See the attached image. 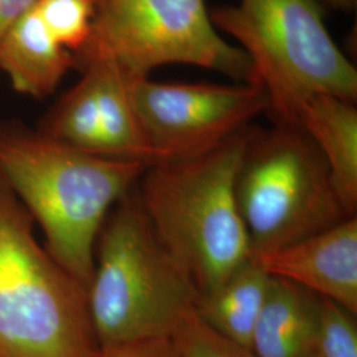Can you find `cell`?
<instances>
[{
  "label": "cell",
  "mask_w": 357,
  "mask_h": 357,
  "mask_svg": "<svg viewBox=\"0 0 357 357\" xmlns=\"http://www.w3.org/2000/svg\"><path fill=\"white\" fill-rule=\"evenodd\" d=\"M94 357H176L171 339H149L126 344L103 345Z\"/></svg>",
  "instance_id": "obj_17"
},
{
  "label": "cell",
  "mask_w": 357,
  "mask_h": 357,
  "mask_svg": "<svg viewBox=\"0 0 357 357\" xmlns=\"http://www.w3.org/2000/svg\"><path fill=\"white\" fill-rule=\"evenodd\" d=\"M146 168L82 153L38 131L0 126V178L44 230L52 258L86 289L103 222Z\"/></svg>",
  "instance_id": "obj_1"
},
{
  "label": "cell",
  "mask_w": 357,
  "mask_h": 357,
  "mask_svg": "<svg viewBox=\"0 0 357 357\" xmlns=\"http://www.w3.org/2000/svg\"><path fill=\"white\" fill-rule=\"evenodd\" d=\"M319 0H240L209 10L234 38L268 97L274 123L298 125L305 103L327 94L356 103L357 70L331 38Z\"/></svg>",
  "instance_id": "obj_4"
},
{
  "label": "cell",
  "mask_w": 357,
  "mask_h": 357,
  "mask_svg": "<svg viewBox=\"0 0 357 357\" xmlns=\"http://www.w3.org/2000/svg\"><path fill=\"white\" fill-rule=\"evenodd\" d=\"M319 303L305 287L271 277L252 337L255 357L312 356Z\"/></svg>",
  "instance_id": "obj_11"
},
{
  "label": "cell",
  "mask_w": 357,
  "mask_h": 357,
  "mask_svg": "<svg viewBox=\"0 0 357 357\" xmlns=\"http://www.w3.org/2000/svg\"><path fill=\"white\" fill-rule=\"evenodd\" d=\"M200 291L159 240L138 199L123 197L100 230L88 306L100 347L171 339Z\"/></svg>",
  "instance_id": "obj_2"
},
{
  "label": "cell",
  "mask_w": 357,
  "mask_h": 357,
  "mask_svg": "<svg viewBox=\"0 0 357 357\" xmlns=\"http://www.w3.org/2000/svg\"><path fill=\"white\" fill-rule=\"evenodd\" d=\"M312 356L357 357L356 314L320 298Z\"/></svg>",
  "instance_id": "obj_15"
},
{
  "label": "cell",
  "mask_w": 357,
  "mask_h": 357,
  "mask_svg": "<svg viewBox=\"0 0 357 357\" xmlns=\"http://www.w3.org/2000/svg\"><path fill=\"white\" fill-rule=\"evenodd\" d=\"M130 94L151 163L200 156L248 128L268 112V97L253 84L156 82L130 76Z\"/></svg>",
  "instance_id": "obj_8"
},
{
  "label": "cell",
  "mask_w": 357,
  "mask_h": 357,
  "mask_svg": "<svg viewBox=\"0 0 357 357\" xmlns=\"http://www.w3.org/2000/svg\"><path fill=\"white\" fill-rule=\"evenodd\" d=\"M32 222L0 178V357H94L88 289L40 246Z\"/></svg>",
  "instance_id": "obj_5"
},
{
  "label": "cell",
  "mask_w": 357,
  "mask_h": 357,
  "mask_svg": "<svg viewBox=\"0 0 357 357\" xmlns=\"http://www.w3.org/2000/svg\"><path fill=\"white\" fill-rule=\"evenodd\" d=\"M33 7L61 47L73 54L81 51L89 38L96 0H38Z\"/></svg>",
  "instance_id": "obj_14"
},
{
  "label": "cell",
  "mask_w": 357,
  "mask_h": 357,
  "mask_svg": "<svg viewBox=\"0 0 357 357\" xmlns=\"http://www.w3.org/2000/svg\"><path fill=\"white\" fill-rule=\"evenodd\" d=\"M236 199L250 257L268 255L354 217L318 147L298 125L248 130Z\"/></svg>",
  "instance_id": "obj_6"
},
{
  "label": "cell",
  "mask_w": 357,
  "mask_h": 357,
  "mask_svg": "<svg viewBox=\"0 0 357 357\" xmlns=\"http://www.w3.org/2000/svg\"><path fill=\"white\" fill-rule=\"evenodd\" d=\"M298 126L318 147L345 208L356 216L357 109L355 103L320 94L301 110Z\"/></svg>",
  "instance_id": "obj_12"
},
{
  "label": "cell",
  "mask_w": 357,
  "mask_h": 357,
  "mask_svg": "<svg viewBox=\"0 0 357 357\" xmlns=\"http://www.w3.org/2000/svg\"><path fill=\"white\" fill-rule=\"evenodd\" d=\"M248 130L200 156L149 166L142 175V209L200 294L250 258L236 199Z\"/></svg>",
  "instance_id": "obj_3"
},
{
  "label": "cell",
  "mask_w": 357,
  "mask_h": 357,
  "mask_svg": "<svg viewBox=\"0 0 357 357\" xmlns=\"http://www.w3.org/2000/svg\"><path fill=\"white\" fill-rule=\"evenodd\" d=\"M327 8L339 13H351L356 8L357 0H320Z\"/></svg>",
  "instance_id": "obj_19"
},
{
  "label": "cell",
  "mask_w": 357,
  "mask_h": 357,
  "mask_svg": "<svg viewBox=\"0 0 357 357\" xmlns=\"http://www.w3.org/2000/svg\"><path fill=\"white\" fill-rule=\"evenodd\" d=\"M252 258L271 277L293 282L356 314V216L278 250Z\"/></svg>",
  "instance_id": "obj_9"
},
{
  "label": "cell",
  "mask_w": 357,
  "mask_h": 357,
  "mask_svg": "<svg viewBox=\"0 0 357 357\" xmlns=\"http://www.w3.org/2000/svg\"><path fill=\"white\" fill-rule=\"evenodd\" d=\"M72 68L73 53L52 38L35 7L23 13L0 40V69L19 93L44 98Z\"/></svg>",
  "instance_id": "obj_10"
},
{
  "label": "cell",
  "mask_w": 357,
  "mask_h": 357,
  "mask_svg": "<svg viewBox=\"0 0 357 357\" xmlns=\"http://www.w3.org/2000/svg\"><path fill=\"white\" fill-rule=\"evenodd\" d=\"M73 56L76 68L107 61L131 77L187 64L255 85L249 57L218 33L205 0H96L89 38Z\"/></svg>",
  "instance_id": "obj_7"
},
{
  "label": "cell",
  "mask_w": 357,
  "mask_h": 357,
  "mask_svg": "<svg viewBox=\"0 0 357 357\" xmlns=\"http://www.w3.org/2000/svg\"><path fill=\"white\" fill-rule=\"evenodd\" d=\"M270 282L271 275L250 257L213 290L200 294L196 317L220 336L250 349Z\"/></svg>",
  "instance_id": "obj_13"
},
{
  "label": "cell",
  "mask_w": 357,
  "mask_h": 357,
  "mask_svg": "<svg viewBox=\"0 0 357 357\" xmlns=\"http://www.w3.org/2000/svg\"><path fill=\"white\" fill-rule=\"evenodd\" d=\"M311 357H315V356H311Z\"/></svg>",
  "instance_id": "obj_20"
},
{
  "label": "cell",
  "mask_w": 357,
  "mask_h": 357,
  "mask_svg": "<svg viewBox=\"0 0 357 357\" xmlns=\"http://www.w3.org/2000/svg\"><path fill=\"white\" fill-rule=\"evenodd\" d=\"M171 340L176 357H255L250 349L208 328L196 312L178 327Z\"/></svg>",
  "instance_id": "obj_16"
},
{
  "label": "cell",
  "mask_w": 357,
  "mask_h": 357,
  "mask_svg": "<svg viewBox=\"0 0 357 357\" xmlns=\"http://www.w3.org/2000/svg\"><path fill=\"white\" fill-rule=\"evenodd\" d=\"M38 0H0V40L7 29L28 10H31Z\"/></svg>",
  "instance_id": "obj_18"
}]
</instances>
